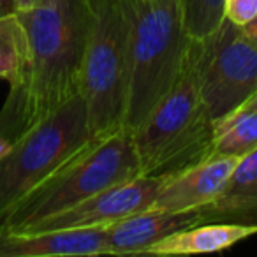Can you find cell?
Instances as JSON below:
<instances>
[{
	"instance_id": "cell-1",
	"label": "cell",
	"mask_w": 257,
	"mask_h": 257,
	"mask_svg": "<svg viewBox=\"0 0 257 257\" xmlns=\"http://www.w3.org/2000/svg\"><path fill=\"white\" fill-rule=\"evenodd\" d=\"M18 16L29 37V65L0 109V136L9 141L79 93L92 2L41 0Z\"/></svg>"
},
{
	"instance_id": "cell-2",
	"label": "cell",
	"mask_w": 257,
	"mask_h": 257,
	"mask_svg": "<svg viewBox=\"0 0 257 257\" xmlns=\"http://www.w3.org/2000/svg\"><path fill=\"white\" fill-rule=\"evenodd\" d=\"M197 39H192L182 76L131 133L141 175H176L211 155L213 120L197 83Z\"/></svg>"
},
{
	"instance_id": "cell-3",
	"label": "cell",
	"mask_w": 257,
	"mask_h": 257,
	"mask_svg": "<svg viewBox=\"0 0 257 257\" xmlns=\"http://www.w3.org/2000/svg\"><path fill=\"white\" fill-rule=\"evenodd\" d=\"M138 175H141L140 159L127 131L120 128L95 138L85 150L18 201L0 222V229L23 231Z\"/></svg>"
},
{
	"instance_id": "cell-4",
	"label": "cell",
	"mask_w": 257,
	"mask_h": 257,
	"mask_svg": "<svg viewBox=\"0 0 257 257\" xmlns=\"http://www.w3.org/2000/svg\"><path fill=\"white\" fill-rule=\"evenodd\" d=\"M92 25L81 65L79 93L95 138L123 128L131 86V0H90Z\"/></svg>"
},
{
	"instance_id": "cell-5",
	"label": "cell",
	"mask_w": 257,
	"mask_h": 257,
	"mask_svg": "<svg viewBox=\"0 0 257 257\" xmlns=\"http://www.w3.org/2000/svg\"><path fill=\"white\" fill-rule=\"evenodd\" d=\"M131 86L123 118L128 134L178 81L192 43L178 0H131Z\"/></svg>"
},
{
	"instance_id": "cell-6",
	"label": "cell",
	"mask_w": 257,
	"mask_h": 257,
	"mask_svg": "<svg viewBox=\"0 0 257 257\" xmlns=\"http://www.w3.org/2000/svg\"><path fill=\"white\" fill-rule=\"evenodd\" d=\"M93 140L81 93L16 138L0 159V222L18 201Z\"/></svg>"
},
{
	"instance_id": "cell-7",
	"label": "cell",
	"mask_w": 257,
	"mask_h": 257,
	"mask_svg": "<svg viewBox=\"0 0 257 257\" xmlns=\"http://www.w3.org/2000/svg\"><path fill=\"white\" fill-rule=\"evenodd\" d=\"M196 67L201 97L213 123L257 92V44L241 25L227 18L197 41Z\"/></svg>"
},
{
	"instance_id": "cell-8",
	"label": "cell",
	"mask_w": 257,
	"mask_h": 257,
	"mask_svg": "<svg viewBox=\"0 0 257 257\" xmlns=\"http://www.w3.org/2000/svg\"><path fill=\"white\" fill-rule=\"evenodd\" d=\"M171 175H138L128 182L118 183L65 211L29 225L23 231H46V229H79L107 227L125 217L150 210L159 190Z\"/></svg>"
},
{
	"instance_id": "cell-9",
	"label": "cell",
	"mask_w": 257,
	"mask_h": 257,
	"mask_svg": "<svg viewBox=\"0 0 257 257\" xmlns=\"http://www.w3.org/2000/svg\"><path fill=\"white\" fill-rule=\"evenodd\" d=\"M111 255L106 227L2 231L0 257H90Z\"/></svg>"
},
{
	"instance_id": "cell-10",
	"label": "cell",
	"mask_w": 257,
	"mask_h": 257,
	"mask_svg": "<svg viewBox=\"0 0 257 257\" xmlns=\"http://www.w3.org/2000/svg\"><path fill=\"white\" fill-rule=\"evenodd\" d=\"M238 159L208 155L197 164L171 175L155 197L150 210L185 211L211 204L222 192Z\"/></svg>"
},
{
	"instance_id": "cell-11",
	"label": "cell",
	"mask_w": 257,
	"mask_h": 257,
	"mask_svg": "<svg viewBox=\"0 0 257 257\" xmlns=\"http://www.w3.org/2000/svg\"><path fill=\"white\" fill-rule=\"evenodd\" d=\"M206 220L203 208L185 211L145 210L107 225V245L111 255H140L166 236Z\"/></svg>"
},
{
	"instance_id": "cell-12",
	"label": "cell",
	"mask_w": 257,
	"mask_h": 257,
	"mask_svg": "<svg viewBox=\"0 0 257 257\" xmlns=\"http://www.w3.org/2000/svg\"><path fill=\"white\" fill-rule=\"evenodd\" d=\"M257 225L245 224H199L166 236L152 245L148 255H187V253L218 252L255 234Z\"/></svg>"
},
{
	"instance_id": "cell-13",
	"label": "cell",
	"mask_w": 257,
	"mask_h": 257,
	"mask_svg": "<svg viewBox=\"0 0 257 257\" xmlns=\"http://www.w3.org/2000/svg\"><path fill=\"white\" fill-rule=\"evenodd\" d=\"M203 210L206 218L210 213H217L213 217H239L257 211V148L238 159L222 192Z\"/></svg>"
},
{
	"instance_id": "cell-14",
	"label": "cell",
	"mask_w": 257,
	"mask_h": 257,
	"mask_svg": "<svg viewBox=\"0 0 257 257\" xmlns=\"http://www.w3.org/2000/svg\"><path fill=\"white\" fill-rule=\"evenodd\" d=\"M257 148V111L238 107L213 123L211 155L239 159Z\"/></svg>"
},
{
	"instance_id": "cell-15",
	"label": "cell",
	"mask_w": 257,
	"mask_h": 257,
	"mask_svg": "<svg viewBox=\"0 0 257 257\" xmlns=\"http://www.w3.org/2000/svg\"><path fill=\"white\" fill-rule=\"evenodd\" d=\"M29 65V37L18 13L0 16V79L18 86Z\"/></svg>"
},
{
	"instance_id": "cell-16",
	"label": "cell",
	"mask_w": 257,
	"mask_h": 257,
	"mask_svg": "<svg viewBox=\"0 0 257 257\" xmlns=\"http://www.w3.org/2000/svg\"><path fill=\"white\" fill-rule=\"evenodd\" d=\"M182 23L192 39H204L224 20L225 0H178Z\"/></svg>"
},
{
	"instance_id": "cell-17",
	"label": "cell",
	"mask_w": 257,
	"mask_h": 257,
	"mask_svg": "<svg viewBox=\"0 0 257 257\" xmlns=\"http://www.w3.org/2000/svg\"><path fill=\"white\" fill-rule=\"evenodd\" d=\"M224 18L245 27L257 18V0H225Z\"/></svg>"
},
{
	"instance_id": "cell-18",
	"label": "cell",
	"mask_w": 257,
	"mask_h": 257,
	"mask_svg": "<svg viewBox=\"0 0 257 257\" xmlns=\"http://www.w3.org/2000/svg\"><path fill=\"white\" fill-rule=\"evenodd\" d=\"M13 13H16L15 0H0V16L13 15Z\"/></svg>"
},
{
	"instance_id": "cell-19",
	"label": "cell",
	"mask_w": 257,
	"mask_h": 257,
	"mask_svg": "<svg viewBox=\"0 0 257 257\" xmlns=\"http://www.w3.org/2000/svg\"><path fill=\"white\" fill-rule=\"evenodd\" d=\"M16 2V13L18 11H27V9L34 8L41 2V0H15Z\"/></svg>"
},
{
	"instance_id": "cell-20",
	"label": "cell",
	"mask_w": 257,
	"mask_h": 257,
	"mask_svg": "<svg viewBox=\"0 0 257 257\" xmlns=\"http://www.w3.org/2000/svg\"><path fill=\"white\" fill-rule=\"evenodd\" d=\"M243 29H245V32L250 36V39H252L253 43L257 44V18L252 20L250 23H246V25L243 27Z\"/></svg>"
},
{
	"instance_id": "cell-21",
	"label": "cell",
	"mask_w": 257,
	"mask_h": 257,
	"mask_svg": "<svg viewBox=\"0 0 257 257\" xmlns=\"http://www.w3.org/2000/svg\"><path fill=\"white\" fill-rule=\"evenodd\" d=\"M11 145H13V141H9L8 138H4V136H0V159L8 154L9 148H11Z\"/></svg>"
},
{
	"instance_id": "cell-22",
	"label": "cell",
	"mask_w": 257,
	"mask_h": 257,
	"mask_svg": "<svg viewBox=\"0 0 257 257\" xmlns=\"http://www.w3.org/2000/svg\"><path fill=\"white\" fill-rule=\"evenodd\" d=\"M239 107H248V109H255V111H257V92L253 93V95L250 97V99L246 100L245 104H241Z\"/></svg>"
}]
</instances>
